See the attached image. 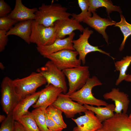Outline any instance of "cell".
<instances>
[{
  "label": "cell",
  "instance_id": "484cf974",
  "mask_svg": "<svg viewBox=\"0 0 131 131\" xmlns=\"http://www.w3.org/2000/svg\"><path fill=\"white\" fill-rule=\"evenodd\" d=\"M120 21L116 23L115 25L116 27H119L123 36V39L119 48L120 51H122L124 48L125 43L127 38L131 35V24L127 22L123 16L120 15Z\"/></svg>",
  "mask_w": 131,
  "mask_h": 131
},
{
  "label": "cell",
  "instance_id": "7a4b0ae2",
  "mask_svg": "<svg viewBox=\"0 0 131 131\" xmlns=\"http://www.w3.org/2000/svg\"><path fill=\"white\" fill-rule=\"evenodd\" d=\"M102 83L95 76L90 77L81 89L69 96L73 100L82 105L87 104L97 107L105 106L108 104L106 101L96 98L92 94V89L101 85Z\"/></svg>",
  "mask_w": 131,
  "mask_h": 131
},
{
  "label": "cell",
  "instance_id": "8d00e7d4",
  "mask_svg": "<svg viewBox=\"0 0 131 131\" xmlns=\"http://www.w3.org/2000/svg\"><path fill=\"white\" fill-rule=\"evenodd\" d=\"M0 68L1 70H3L4 69L5 66L2 63L0 62Z\"/></svg>",
  "mask_w": 131,
  "mask_h": 131
},
{
  "label": "cell",
  "instance_id": "277c9868",
  "mask_svg": "<svg viewBox=\"0 0 131 131\" xmlns=\"http://www.w3.org/2000/svg\"><path fill=\"white\" fill-rule=\"evenodd\" d=\"M0 87V103L3 110L8 115L22 98L16 92L13 80L9 77L3 78Z\"/></svg>",
  "mask_w": 131,
  "mask_h": 131
},
{
  "label": "cell",
  "instance_id": "cb8c5ba5",
  "mask_svg": "<svg viewBox=\"0 0 131 131\" xmlns=\"http://www.w3.org/2000/svg\"><path fill=\"white\" fill-rule=\"evenodd\" d=\"M46 109L39 107L31 112L40 131H49L46 124L45 112Z\"/></svg>",
  "mask_w": 131,
  "mask_h": 131
},
{
  "label": "cell",
  "instance_id": "2e32d148",
  "mask_svg": "<svg viewBox=\"0 0 131 131\" xmlns=\"http://www.w3.org/2000/svg\"><path fill=\"white\" fill-rule=\"evenodd\" d=\"M92 13V16L87 17L83 20L82 22L101 34L108 44V37L106 32V29L107 26L115 25L116 22L110 19L101 18L96 12Z\"/></svg>",
  "mask_w": 131,
  "mask_h": 131
},
{
  "label": "cell",
  "instance_id": "52a82bcc",
  "mask_svg": "<svg viewBox=\"0 0 131 131\" xmlns=\"http://www.w3.org/2000/svg\"><path fill=\"white\" fill-rule=\"evenodd\" d=\"M89 68L88 66L81 65L63 70L68 82L69 89L66 95L69 96L85 84L90 77Z\"/></svg>",
  "mask_w": 131,
  "mask_h": 131
},
{
  "label": "cell",
  "instance_id": "4fadbf2b",
  "mask_svg": "<svg viewBox=\"0 0 131 131\" xmlns=\"http://www.w3.org/2000/svg\"><path fill=\"white\" fill-rule=\"evenodd\" d=\"M75 35V33L73 32L68 37L62 39H57L51 45L37 47V49L43 57L65 49L74 51L73 41Z\"/></svg>",
  "mask_w": 131,
  "mask_h": 131
},
{
  "label": "cell",
  "instance_id": "44dd1931",
  "mask_svg": "<svg viewBox=\"0 0 131 131\" xmlns=\"http://www.w3.org/2000/svg\"><path fill=\"white\" fill-rule=\"evenodd\" d=\"M84 106L88 110L93 112L101 123L113 117L114 115L115 105L113 104H108L104 107H94L87 104Z\"/></svg>",
  "mask_w": 131,
  "mask_h": 131
},
{
  "label": "cell",
  "instance_id": "f546056e",
  "mask_svg": "<svg viewBox=\"0 0 131 131\" xmlns=\"http://www.w3.org/2000/svg\"><path fill=\"white\" fill-rule=\"evenodd\" d=\"M17 22V21L10 18L8 16L0 17V30L7 32Z\"/></svg>",
  "mask_w": 131,
  "mask_h": 131
},
{
  "label": "cell",
  "instance_id": "74e56055",
  "mask_svg": "<svg viewBox=\"0 0 131 131\" xmlns=\"http://www.w3.org/2000/svg\"><path fill=\"white\" fill-rule=\"evenodd\" d=\"M95 131H104L102 127L101 128H99Z\"/></svg>",
  "mask_w": 131,
  "mask_h": 131
},
{
  "label": "cell",
  "instance_id": "d590c367",
  "mask_svg": "<svg viewBox=\"0 0 131 131\" xmlns=\"http://www.w3.org/2000/svg\"><path fill=\"white\" fill-rule=\"evenodd\" d=\"M6 117L4 115H0V122H3L6 118Z\"/></svg>",
  "mask_w": 131,
  "mask_h": 131
},
{
  "label": "cell",
  "instance_id": "8992f818",
  "mask_svg": "<svg viewBox=\"0 0 131 131\" xmlns=\"http://www.w3.org/2000/svg\"><path fill=\"white\" fill-rule=\"evenodd\" d=\"M37 72L41 73L46 79L47 85L50 84L63 90L64 94L67 91L65 76L63 70L58 68L52 61L49 60L44 65L37 69Z\"/></svg>",
  "mask_w": 131,
  "mask_h": 131
},
{
  "label": "cell",
  "instance_id": "4316f807",
  "mask_svg": "<svg viewBox=\"0 0 131 131\" xmlns=\"http://www.w3.org/2000/svg\"><path fill=\"white\" fill-rule=\"evenodd\" d=\"M46 111L59 126L63 129L67 128V125L63 118L62 112L60 110L52 105L46 109Z\"/></svg>",
  "mask_w": 131,
  "mask_h": 131
},
{
  "label": "cell",
  "instance_id": "9a60e30c",
  "mask_svg": "<svg viewBox=\"0 0 131 131\" xmlns=\"http://www.w3.org/2000/svg\"><path fill=\"white\" fill-rule=\"evenodd\" d=\"M62 92H63V90L60 88L51 84L47 85L42 89L37 101L32 106L34 108L43 107L46 109L53 104Z\"/></svg>",
  "mask_w": 131,
  "mask_h": 131
},
{
  "label": "cell",
  "instance_id": "ffe728a7",
  "mask_svg": "<svg viewBox=\"0 0 131 131\" xmlns=\"http://www.w3.org/2000/svg\"><path fill=\"white\" fill-rule=\"evenodd\" d=\"M33 20H26L17 23L7 32V35L8 36L16 35L21 38L28 44H30L31 43L30 38Z\"/></svg>",
  "mask_w": 131,
  "mask_h": 131
},
{
  "label": "cell",
  "instance_id": "e575fe53",
  "mask_svg": "<svg viewBox=\"0 0 131 131\" xmlns=\"http://www.w3.org/2000/svg\"><path fill=\"white\" fill-rule=\"evenodd\" d=\"M124 80L127 82H131V74H127Z\"/></svg>",
  "mask_w": 131,
  "mask_h": 131
},
{
  "label": "cell",
  "instance_id": "5bb4252c",
  "mask_svg": "<svg viewBox=\"0 0 131 131\" xmlns=\"http://www.w3.org/2000/svg\"><path fill=\"white\" fill-rule=\"evenodd\" d=\"M54 26L56 29L57 39H64L75 30L83 32L84 29L80 22L72 17L57 20L54 23Z\"/></svg>",
  "mask_w": 131,
  "mask_h": 131
},
{
  "label": "cell",
  "instance_id": "6da1fadb",
  "mask_svg": "<svg viewBox=\"0 0 131 131\" xmlns=\"http://www.w3.org/2000/svg\"><path fill=\"white\" fill-rule=\"evenodd\" d=\"M67 9L58 3L47 5L43 3L35 13L34 20L45 26H53L57 21L71 16V14L67 12Z\"/></svg>",
  "mask_w": 131,
  "mask_h": 131
},
{
  "label": "cell",
  "instance_id": "4dcf8cb0",
  "mask_svg": "<svg viewBox=\"0 0 131 131\" xmlns=\"http://www.w3.org/2000/svg\"><path fill=\"white\" fill-rule=\"evenodd\" d=\"M45 118L46 125L49 131H62L63 129L52 119L46 110Z\"/></svg>",
  "mask_w": 131,
  "mask_h": 131
},
{
  "label": "cell",
  "instance_id": "5b68a950",
  "mask_svg": "<svg viewBox=\"0 0 131 131\" xmlns=\"http://www.w3.org/2000/svg\"><path fill=\"white\" fill-rule=\"evenodd\" d=\"M57 39L55 26L46 27L33 20L30 38L31 43L35 44L37 47L45 46L52 44Z\"/></svg>",
  "mask_w": 131,
  "mask_h": 131
},
{
  "label": "cell",
  "instance_id": "83f0119b",
  "mask_svg": "<svg viewBox=\"0 0 131 131\" xmlns=\"http://www.w3.org/2000/svg\"><path fill=\"white\" fill-rule=\"evenodd\" d=\"M78 2L81 12L77 14L73 13L71 14V16L73 18L80 22H82L83 20L87 17L91 16L92 14H90L88 12V0H78Z\"/></svg>",
  "mask_w": 131,
  "mask_h": 131
},
{
  "label": "cell",
  "instance_id": "ba28073f",
  "mask_svg": "<svg viewBox=\"0 0 131 131\" xmlns=\"http://www.w3.org/2000/svg\"><path fill=\"white\" fill-rule=\"evenodd\" d=\"M78 53L75 50L65 49L44 57L63 70L81 66V61L77 58Z\"/></svg>",
  "mask_w": 131,
  "mask_h": 131
},
{
  "label": "cell",
  "instance_id": "1f68e13d",
  "mask_svg": "<svg viewBox=\"0 0 131 131\" xmlns=\"http://www.w3.org/2000/svg\"><path fill=\"white\" fill-rule=\"evenodd\" d=\"M12 11L10 7L4 0H0V17L8 16Z\"/></svg>",
  "mask_w": 131,
  "mask_h": 131
},
{
  "label": "cell",
  "instance_id": "d6986e66",
  "mask_svg": "<svg viewBox=\"0 0 131 131\" xmlns=\"http://www.w3.org/2000/svg\"><path fill=\"white\" fill-rule=\"evenodd\" d=\"M42 90L22 98L13 110L12 113L15 121L25 115L29 108L37 101Z\"/></svg>",
  "mask_w": 131,
  "mask_h": 131
},
{
  "label": "cell",
  "instance_id": "e0dca14e",
  "mask_svg": "<svg viewBox=\"0 0 131 131\" xmlns=\"http://www.w3.org/2000/svg\"><path fill=\"white\" fill-rule=\"evenodd\" d=\"M103 97L105 99H110L114 102L115 113H121L123 111V113H126L130 102L127 94L120 91L118 88H113L110 91L105 93Z\"/></svg>",
  "mask_w": 131,
  "mask_h": 131
},
{
  "label": "cell",
  "instance_id": "603a6c76",
  "mask_svg": "<svg viewBox=\"0 0 131 131\" xmlns=\"http://www.w3.org/2000/svg\"><path fill=\"white\" fill-rule=\"evenodd\" d=\"M131 63V55L123 57L121 60L116 61L115 65V70L119 72V74L115 83L116 85H118L124 80L127 75L126 72Z\"/></svg>",
  "mask_w": 131,
  "mask_h": 131
},
{
  "label": "cell",
  "instance_id": "8fae6325",
  "mask_svg": "<svg viewBox=\"0 0 131 131\" xmlns=\"http://www.w3.org/2000/svg\"><path fill=\"white\" fill-rule=\"evenodd\" d=\"M84 115L72 119L77 125L73 131H95L102 127V124L94 113L89 110L84 112Z\"/></svg>",
  "mask_w": 131,
  "mask_h": 131
},
{
  "label": "cell",
  "instance_id": "f1b7e54d",
  "mask_svg": "<svg viewBox=\"0 0 131 131\" xmlns=\"http://www.w3.org/2000/svg\"><path fill=\"white\" fill-rule=\"evenodd\" d=\"M15 121L12 113L7 115L6 119L2 122L0 131H14Z\"/></svg>",
  "mask_w": 131,
  "mask_h": 131
},
{
  "label": "cell",
  "instance_id": "9c48e42d",
  "mask_svg": "<svg viewBox=\"0 0 131 131\" xmlns=\"http://www.w3.org/2000/svg\"><path fill=\"white\" fill-rule=\"evenodd\" d=\"M93 33V31L89 29L88 27H86L78 39L73 40L74 48L78 53L79 59L81 61L82 64L84 65L85 63L86 55L92 52H98L111 57L114 60L115 58L111 56L109 53L99 49L98 46H92L89 43L88 39Z\"/></svg>",
  "mask_w": 131,
  "mask_h": 131
},
{
  "label": "cell",
  "instance_id": "836d02e7",
  "mask_svg": "<svg viewBox=\"0 0 131 131\" xmlns=\"http://www.w3.org/2000/svg\"><path fill=\"white\" fill-rule=\"evenodd\" d=\"M14 131H25L21 125L18 121H15Z\"/></svg>",
  "mask_w": 131,
  "mask_h": 131
},
{
  "label": "cell",
  "instance_id": "f35d334b",
  "mask_svg": "<svg viewBox=\"0 0 131 131\" xmlns=\"http://www.w3.org/2000/svg\"><path fill=\"white\" fill-rule=\"evenodd\" d=\"M129 118L131 119V113L129 115Z\"/></svg>",
  "mask_w": 131,
  "mask_h": 131
},
{
  "label": "cell",
  "instance_id": "30bf717a",
  "mask_svg": "<svg viewBox=\"0 0 131 131\" xmlns=\"http://www.w3.org/2000/svg\"><path fill=\"white\" fill-rule=\"evenodd\" d=\"M73 101L68 95L61 93L52 105L64 113L68 118H73L76 114L88 110L84 106Z\"/></svg>",
  "mask_w": 131,
  "mask_h": 131
},
{
  "label": "cell",
  "instance_id": "d6a6232c",
  "mask_svg": "<svg viewBox=\"0 0 131 131\" xmlns=\"http://www.w3.org/2000/svg\"><path fill=\"white\" fill-rule=\"evenodd\" d=\"M6 31L0 30V52L2 51L7 44L8 38Z\"/></svg>",
  "mask_w": 131,
  "mask_h": 131
},
{
  "label": "cell",
  "instance_id": "7402d4cb",
  "mask_svg": "<svg viewBox=\"0 0 131 131\" xmlns=\"http://www.w3.org/2000/svg\"><path fill=\"white\" fill-rule=\"evenodd\" d=\"M89 8L88 12L90 14L96 12V9L100 7H104L106 8V12L109 16L110 13L113 11L118 12L121 14L122 12L120 7L114 5L110 0H88Z\"/></svg>",
  "mask_w": 131,
  "mask_h": 131
},
{
  "label": "cell",
  "instance_id": "7c38bea8",
  "mask_svg": "<svg viewBox=\"0 0 131 131\" xmlns=\"http://www.w3.org/2000/svg\"><path fill=\"white\" fill-rule=\"evenodd\" d=\"M104 131H131V119L126 113H115L103 122Z\"/></svg>",
  "mask_w": 131,
  "mask_h": 131
},
{
  "label": "cell",
  "instance_id": "ac0fdd59",
  "mask_svg": "<svg viewBox=\"0 0 131 131\" xmlns=\"http://www.w3.org/2000/svg\"><path fill=\"white\" fill-rule=\"evenodd\" d=\"M38 10L36 8H28L22 3L21 0H16L14 8L8 16L18 22L28 20H34L35 13Z\"/></svg>",
  "mask_w": 131,
  "mask_h": 131
},
{
  "label": "cell",
  "instance_id": "d4e9b609",
  "mask_svg": "<svg viewBox=\"0 0 131 131\" xmlns=\"http://www.w3.org/2000/svg\"><path fill=\"white\" fill-rule=\"evenodd\" d=\"M16 121L21 125L25 131H40L31 112L29 111Z\"/></svg>",
  "mask_w": 131,
  "mask_h": 131
},
{
  "label": "cell",
  "instance_id": "3957f363",
  "mask_svg": "<svg viewBox=\"0 0 131 131\" xmlns=\"http://www.w3.org/2000/svg\"><path fill=\"white\" fill-rule=\"evenodd\" d=\"M13 82L16 92L22 98L36 92L38 88L47 83L38 72H33L25 77L13 80Z\"/></svg>",
  "mask_w": 131,
  "mask_h": 131
}]
</instances>
